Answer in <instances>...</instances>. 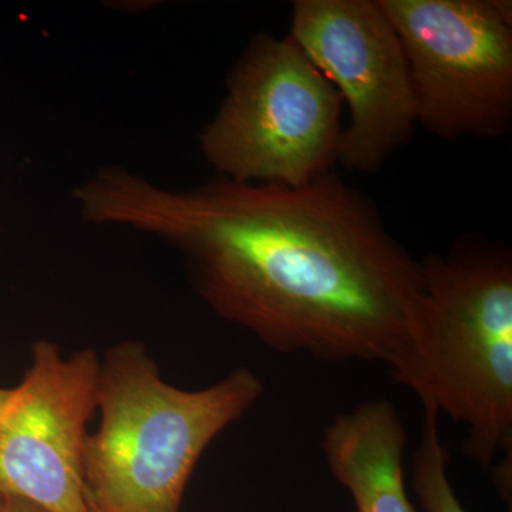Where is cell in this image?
<instances>
[{"label":"cell","mask_w":512,"mask_h":512,"mask_svg":"<svg viewBox=\"0 0 512 512\" xmlns=\"http://www.w3.org/2000/svg\"><path fill=\"white\" fill-rule=\"evenodd\" d=\"M94 211L175 239L208 305L276 352L389 369L409 346L421 262L332 171L299 187L228 180L184 195L116 180Z\"/></svg>","instance_id":"1"},{"label":"cell","mask_w":512,"mask_h":512,"mask_svg":"<svg viewBox=\"0 0 512 512\" xmlns=\"http://www.w3.org/2000/svg\"><path fill=\"white\" fill-rule=\"evenodd\" d=\"M421 262L412 338L389 367L423 407L467 429L464 453L488 470L512 454V256L481 237Z\"/></svg>","instance_id":"2"},{"label":"cell","mask_w":512,"mask_h":512,"mask_svg":"<svg viewBox=\"0 0 512 512\" xmlns=\"http://www.w3.org/2000/svg\"><path fill=\"white\" fill-rule=\"evenodd\" d=\"M262 393L264 384L249 369L205 389L181 390L161 379L143 346L111 348L100 360V426L84 450L92 512H181L205 448Z\"/></svg>","instance_id":"3"},{"label":"cell","mask_w":512,"mask_h":512,"mask_svg":"<svg viewBox=\"0 0 512 512\" xmlns=\"http://www.w3.org/2000/svg\"><path fill=\"white\" fill-rule=\"evenodd\" d=\"M342 107L291 36H261L235 70L202 147L229 181L299 187L338 163Z\"/></svg>","instance_id":"4"},{"label":"cell","mask_w":512,"mask_h":512,"mask_svg":"<svg viewBox=\"0 0 512 512\" xmlns=\"http://www.w3.org/2000/svg\"><path fill=\"white\" fill-rule=\"evenodd\" d=\"M409 63L417 123L434 136L495 138L512 121L507 0H377Z\"/></svg>","instance_id":"5"},{"label":"cell","mask_w":512,"mask_h":512,"mask_svg":"<svg viewBox=\"0 0 512 512\" xmlns=\"http://www.w3.org/2000/svg\"><path fill=\"white\" fill-rule=\"evenodd\" d=\"M289 36L348 104L338 163L379 170L412 137L417 107L402 43L377 0H296Z\"/></svg>","instance_id":"6"},{"label":"cell","mask_w":512,"mask_h":512,"mask_svg":"<svg viewBox=\"0 0 512 512\" xmlns=\"http://www.w3.org/2000/svg\"><path fill=\"white\" fill-rule=\"evenodd\" d=\"M32 365L0 407V495L49 512H92L84 483L87 423L97 412L100 357L33 346Z\"/></svg>","instance_id":"7"},{"label":"cell","mask_w":512,"mask_h":512,"mask_svg":"<svg viewBox=\"0 0 512 512\" xmlns=\"http://www.w3.org/2000/svg\"><path fill=\"white\" fill-rule=\"evenodd\" d=\"M406 447V427L389 400L359 404L323 430L326 464L356 512H417L404 483Z\"/></svg>","instance_id":"8"},{"label":"cell","mask_w":512,"mask_h":512,"mask_svg":"<svg viewBox=\"0 0 512 512\" xmlns=\"http://www.w3.org/2000/svg\"><path fill=\"white\" fill-rule=\"evenodd\" d=\"M423 410V427L412 463L414 494L426 512H467L448 477V451L440 437L439 413L429 407Z\"/></svg>","instance_id":"9"},{"label":"cell","mask_w":512,"mask_h":512,"mask_svg":"<svg viewBox=\"0 0 512 512\" xmlns=\"http://www.w3.org/2000/svg\"><path fill=\"white\" fill-rule=\"evenodd\" d=\"M0 498H2L0 512H49L30 501L22 500V498L2 497V495Z\"/></svg>","instance_id":"10"},{"label":"cell","mask_w":512,"mask_h":512,"mask_svg":"<svg viewBox=\"0 0 512 512\" xmlns=\"http://www.w3.org/2000/svg\"><path fill=\"white\" fill-rule=\"evenodd\" d=\"M9 396V389H0V407L6 402Z\"/></svg>","instance_id":"11"},{"label":"cell","mask_w":512,"mask_h":512,"mask_svg":"<svg viewBox=\"0 0 512 512\" xmlns=\"http://www.w3.org/2000/svg\"><path fill=\"white\" fill-rule=\"evenodd\" d=\"M0 501H2V498H0Z\"/></svg>","instance_id":"12"}]
</instances>
